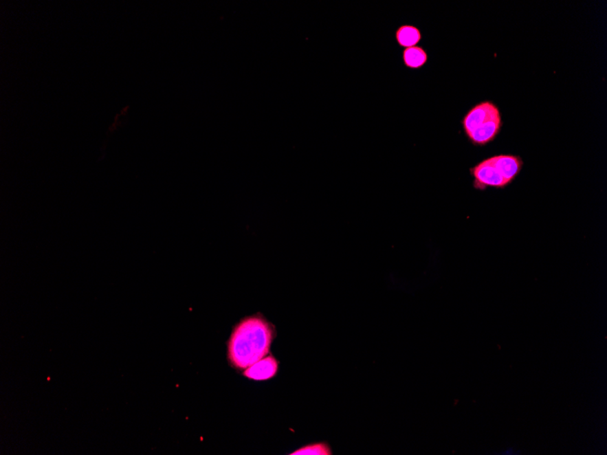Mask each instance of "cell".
Wrapping results in <instances>:
<instances>
[{"label":"cell","mask_w":607,"mask_h":455,"mask_svg":"<svg viewBox=\"0 0 607 455\" xmlns=\"http://www.w3.org/2000/svg\"><path fill=\"white\" fill-rule=\"evenodd\" d=\"M275 326L261 313L247 316L234 327L228 343V357L239 369H247L269 353Z\"/></svg>","instance_id":"cell-1"},{"label":"cell","mask_w":607,"mask_h":455,"mask_svg":"<svg viewBox=\"0 0 607 455\" xmlns=\"http://www.w3.org/2000/svg\"><path fill=\"white\" fill-rule=\"evenodd\" d=\"M500 118H502L500 110L495 103L491 101L481 102L468 110L467 114L463 118V129H464L465 135L468 137L471 133L475 131L479 126L484 125L487 121Z\"/></svg>","instance_id":"cell-2"},{"label":"cell","mask_w":607,"mask_h":455,"mask_svg":"<svg viewBox=\"0 0 607 455\" xmlns=\"http://www.w3.org/2000/svg\"><path fill=\"white\" fill-rule=\"evenodd\" d=\"M470 174L474 177V188L477 190L484 191L487 188L502 189L508 186L500 173L493 166L490 158H487L471 168Z\"/></svg>","instance_id":"cell-3"},{"label":"cell","mask_w":607,"mask_h":455,"mask_svg":"<svg viewBox=\"0 0 607 455\" xmlns=\"http://www.w3.org/2000/svg\"><path fill=\"white\" fill-rule=\"evenodd\" d=\"M489 158L508 186L520 174L524 165L523 160L518 155H496Z\"/></svg>","instance_id":"cell-4"},{"label":"cell","mask_w":607,"mask_h":455,"mask_svg":"<svg viewBox=\"0 0 607 455\" xmlns=\"http://www.w3.org/2000/svg\"><path fill=\"white\" fill-rule=\"evenodd\" d=\"M278 363L273 356L268 355L245 369V377L255 381L271 379L276 375Z\"/></svg>","instance_id":"cell-5"},{"label":"cell","mask_w":607,"mask_h":455,"mask_svg":"<svg viewBox=\"0 0 607 455\" xmlns=\"http://www.w3.org/2000/svg\"><path fill=\"white\" fill-rule=\"evenodd\" d=\"M502 129V118L487 121L471 133L467 138L474 146H484L495 140Z\"/></svg>","instance_id":"cell-6"},{"label":"cell","mask_w":607,"mask_h":455,"mask_svg":"<svg viewBox=\"0 0 607 455\" xmlns=\"http://www.w3.org/2000/svg\"><path fill=\"white\" fill-rule=\"evenodd\" d=\"M421 39V31L415 25H403L396 31L397 43L404 49L417 46Z\"/></svg>","instance_id":"cell-7"},{"label":"cell","mask_w":607,"mask_h":455,"mask_svg":"<svg viewBox=\"0 0 607 455\" xmlns=\"http://www.w3.org/2000/svg\"><path fill=\"white\" fill-rule=\"evenodd\" d=\"M402 58L404 65L408 69H419L428 62V55L422 47L416 46L404 49Z\"/></svg>","instance_id":"cell-8"},{"label":"cell","mask_w":607,"mask_h":455,"mask_svg":"<svg viewBox=\"0 0 607 455\" xmlns=\"http://www.w3.org/2000/svg\"><path fill=\"white\" fill-rule=\"evenodd\" d=\"M292 455H330L332 454L329 446L324 443H315V445H307L294 452Z\"/></svg>","instance_id":"cell-9"}]
</instances>
